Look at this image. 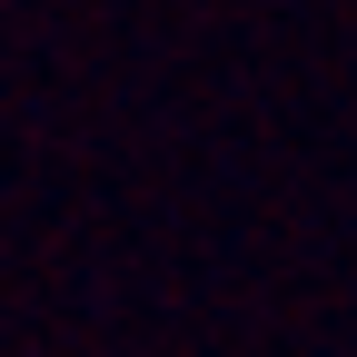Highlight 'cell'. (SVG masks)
I'll return each mask as SVG.
<instances>
[]
</instances>
